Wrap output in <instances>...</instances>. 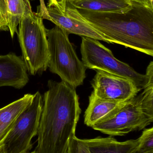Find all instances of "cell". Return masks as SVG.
I'll use <instances>...</instances> for the list:
<instances>
[{
    "label": "cell",
    "instance_id": "2e32d148",
    "mask_svg": "<svg viewBox=\"0 0 153 153\" xmlns=\"http://www.w3.org/2000/svg\"><path fill=\"white\" fill-rule=\"evenodd\" d=\"M139 138L137 151L141 153H153V128L144 129Z\"/></svg>",
    "mask_w": 153,
    "mask_h": 153
},
{
    "label": "cell",
    "instance_id": "d4e9b609",
    "mask_svg": "<svg viewBox=\"0 0 153 153\" xmlns=\"http://www.w3.org/2000/svg\"><path fill=\"white\" fill-rule=\"evenodd\" d=\"M134 153H141L139 152H138V151H137V150L135 152H134Z\"/></svg>",
    "mask_w": 153,
    "mask_h": 153
},
{
    "label": "cell",
    "instance_id": "ba28073f",
    "mask_svg": "<svg viewBox=\"0 0 153 153\" xmlns=\"http://www.w3.org/2000/svg\"><path fill=\"white\" fill-rule=\"evenodd\" d=\"M96 74L91 85L93 93L102 100L115 102L128 101L140 92L135 83L126 77L117 76L100 70Z\"/></svg>",
    "mask_w": 153,
    "mask_h": 153
},
{
    "label": "cell",
    "instance_id": "ac0fdd59",
    "mask_svg": "<svg viewBox=\"0 0 153 153\" xmlns=\"http://www.w3.org/2000/svg\"><path fill=\"white\" fill-rule=\"evenodd\" d=\"M68 4L67 0H49L47 7H54L62 13H64Z\"/></svg>",
    "mask_w": 153,
    "mask_h": 153
},
{
    "label": "cell",
    "instance_id": "9c48e42d",
    "mask_svg": "<svg viewBox=\"0 0 153 153\" xmlns=\"http://www.w3.org/2000/svg\"><path fill=\"white\" fill-rule=\"evenodd\" d=\"M47 17L46 19L60 27L68 35L75 34L113 44L111 40L89 24L83 18L78 10L71 5H67L64 13H62L53 7H47Z\"/></svg>",
    "mask_w": 153,
    "mask_h": 153
},
{
    "label": "cell",
    "instance_id": "44dd1931",
    "mask_svg": "<svg viewBox=\"0 0 153 153\" xmlns=\"http://www.w3.org/2000/svg\"><path fill=\"white\" fill-rule=\"evenodd\" d=\"M131 1L142 4L150 8H153V0H131Z\"/></svg>",
    "mask_w": 153,
    "mask_h": 153
},
{
    "label": "cell",
    "instance_id": "5bb4252c",
    "mask_svg": "<svg viewBox=\"0 0 153 153\" xmlns=\"http://www.w3.org/2000/svg\"><path fill=\"white\" fill-rule=\"evenodd\" d=\"M78 10L93 12L125 11L132 6L131 0H67ZM67 4V5H68Z\"/></svg>",
    "mask_w": 153,
    "mask_h": 153
},
{
    "label": "cell",
    "instance_id": "6da1fadb",
    "mask_svg": "<svg viewBox=\"0 0 153 153\" xmlns=\"http://www.w3.org/2000/svg\"><path fill=\"white\" fill-rule=\"evenodd\" d=\"M38 129L36 153H66L75 135L81 110L75 88L61 81L48 82Z\"/></svg>",
    "mask_w": 153,
    "mask_h": 153
},
{
    "label": "cell",
    "instance_id": "603a6c76",
    "mask_svg": "<svg viewBox=\"0 0 153 153\" xmlns=\"http://www.w3.org/2000/svg\"><path fill=\"white\" fill-rule=\"evenodd\" d=\"M31 1H32V0H23V1L25 3V4H26L27 9L31 10V5L30 3Z\"/></svg>",
    "mask_w": 153,
    "mask_h": 153
},
{
    "label": "cell",
    "instance_id": "3957f363",
    "mask_svg": "<svg viewBox=\"0 0 153 153\" xmlns=\"http://www.w3.org/2000/svg\"><path fill=\"white\" fill-rule=\"evenodd\" d=\"M153 122L152 84L92 128L110 136H124L143 130Z\"/></svg>",
    "mask_w": 153,
    "mask_h": 153
},
{
    "label": "cell",
    "instance_id": "484cf974",
    "mask_svg": "<svg viewBox=\"0 0 153 153\" xmlns=\"http://www.w3.org/2000/svg\"><path fill=\"white\" fill-rule=\"evenodd\" d=\"M25 153H36V152H35V151H33V152H27Z\"/></svg>",
    "mask_w": 153,
    "mask_h": 153
},
{
    "label": "cell",
    "instance_id": "8992f818",
    "mask_svg": "<svg viewBox=\"0 0 153 153\" xmlns=\"http://www.w3.org/2000/svg\"><path fill=\"white\" fill-rule=\"evenodd\" d=\"M81 53L82 62L86 69L100 70L126 77L135 83L140 91L148 84L153 83L152 62L147 66L146 74H141L127 64L118 60L111 50L99 40L86 37H82Z\"/></svg>",
    "mask_w": 153,
    "mask_h": 153
},
{
    "label": "cell",
    "instance_id": "52a82bcc",
    "mask_svg": "<svg viewBox=\"0 0 153 153\" xmlns=\"http://www.w3.org/2000/svg\"><path fill=\"white\" fill-rule=\"evenodd\" d=\"M42 105L43 96L37 92L4 140L5 153H25L31 149V140L37 134Z\"/></svg>",
    "mask_w": 153,
    "mask_h": 153
},
{
    "label": "cell",
    "instance_id": "4fadbf2b",
    "mask_svg": "<svg viewBox=\"0 0 153 153\" xmlns=\"http://www.w3.org/2000/svg\"><path fill=\"white\" fill-rule=\"evenodd\" d=\"M126 102H117L102 100L92 92L89 97V105L84 113V124L87 126L92 127L98 122L106 118Z\"/></svg>",
    "mask_w": 153,
    "mask_h": 153
},
{
    "label": "cell",
    "instance_id": "8fae6325",
    "mask_svg": "<svg viewBox=\"0 0 153 153\" xmlns=\"http://www.w3.org/2000/svg\"><path fill=\"white\" fill-rule=\"evenodd\" d=\"M90 153H134L138 149L140 138L119 142L112 136L82 139Z\"/></svg>",
    "mask_w": 153,
    "mask_h": 153
},
{
    "label": "cell",
    "instance_id": "277c9868",
    "mask_svg": "<svg viewBox=\"0 0 153 153\" xmlns=\"http://www.w3.org/2000/svg\"><path fill=\"white\" fill-rule=\"evenodd\" d=\"M43 19L26 9L19 24L18 36L28 72L35 75L46 71L49 61L48 42Z\"/></svg>",
    "mask_w": 153,
    "mask_h": 153
},
{
    "label": "cell",
    "instance_id": "d6986e66",
    "mask_svg": "<svg viewBox=\"0 0 153 153\" xmlns=\"http://www.w3.org/2000/svg\"><path fill=\"white\" fill-rule=\"evenodd\" d=\"M40 5L39 6V9L37 13L44 19H46L47 17V7L45 4L44 0H40Z\"/></svg>",
    "mask_w": 153,
    "mask_h": 153
},
{
    "label": "cell",
    "instance_id": "cb8c5ba5",
    "mask_svg": "<svg viewBox=\"0 0 153 153\" xmlns=\"http://www.w3.org/2000/svg\"><path fill=\"white\" fill-rule=\"evenodd\" d=\"M0 153H5L4 146L3 143L0 145Z\"/></svg>",
    "mask_w": 153,
    "mask_h": 153
},
{
    "label": "cell",
    "instance_id": "7c38bea8",
    "mask_svg": "<svg viewBox=\"0 0 153 153\" xmlns=\"http://www.w3.org/2000/svg\"><path fill=\"white\" fill-rule=\"evenodd\" d=\"M34 94L24 96L0 109V145L10 132L19 115L32 101Z\"/></svg>",
    "mask_w": 153,
    "mask_h": 153
},
{
    "label": "cell",
    "instance_id": "e0dca14e",
    "mask_svg": "<svg viewBox=\"0 0 153 153\" xmlns=\"http://www.w3.org/2000/svg\"><path fill=\"white\" fill-rule=\"evenodd\" d=\"M66 153H90L81 139L73 136L71 138Z\"/></svg>",
    "mask_w": 153,
    "mask_h": 153
},
{
    "label": "cell",
    "instance_id": "9a60e30c",
    "mask_svg": "<svg viewBox=\"0 0 153 153\" xmlns=\"http://www.w3.org/2000/svg\"><path fill=\"white\" fill-rule=\"evenodd\" d=\"M27 9L23 0H5V20L12 38L18 33L17 27Z\"/></svg>",
    "mask_w": 153,
    "mask_h": 153
},
{
    "label": "cell",
    "instance_id": "7a4b0ae2",
    "mask_svg": "<svg viewBox=\"0 0 153 153\" xmlns=\"http://www.w3.org/2000/svg\"><path fill=\"white\" fill-rule=\"evenodd\" d=\"M125 11L78 10L84 19L112 41L153 56V8L136 2Z\"/></svg>",
    "mask_w": 153,
    "mask_h": 153
},
{
    "label": "cell",
    "instance_id": "7402d4cb",
    "mask_svg": "<svg viewBox=\"0 0 153 153\" xmlns=\"http://www.w3.org/2000/svg\"><path fill=\"white\" fill-rule=\"evenodd\" d=\"M8 30V28L4 23L2 19L1 15V12H0V30Z\"/></svg>",
    "mask_w": 153,
    "mask_h": 153
},
{
    "label": "cell",
    "instance_id": "ffe728a7",
    "mask_svg": "<svg viewBox=\"0 0 153 153\" xmlns=\"http://www.w3.org/2000/svg\"><path fill=\"white\" fill-rule=\"evenodd\" d=\"M0 12H1V15L2 19L4 23L5 24V26L7 27V24H6V20H5V15H6V13H5V0H0Z\"/></svg>",
    "mask_w": 153,
    "mask_h": 153
},
{
    "label": "cell",
    "instance_id": "30bf717a",
    "mask_svg": "<svg viewBox=\"0 0 153 153\" xmlns=\"http://www.w3.org/2000/svg\"><path fill=\"white\" fill-rule=\"evenodd\" d=\"M28 71L22 56L13 53L0 55V87L21 89L28 82Z\"/></svg>",
    "mask_w": 153,
    "mask_h": 153
},
{
    "label": "cell",
    "instance_id": "5b68a950",
    "mask_svg": "<svg viewBox=\"0 0 153 153\" xmlns=\"http://www.w3.org/2000/svg\"><path fill=\"white\" fill-rule=\"evenodd\" d=\"M46 31L49 71L75 89L83 84L87 69L77 56L69 35L65 30L55 25L50 29H46Z\"/></svg>",
    "mask_w": 153,
    "mask_h": 153
}]
</instances>
